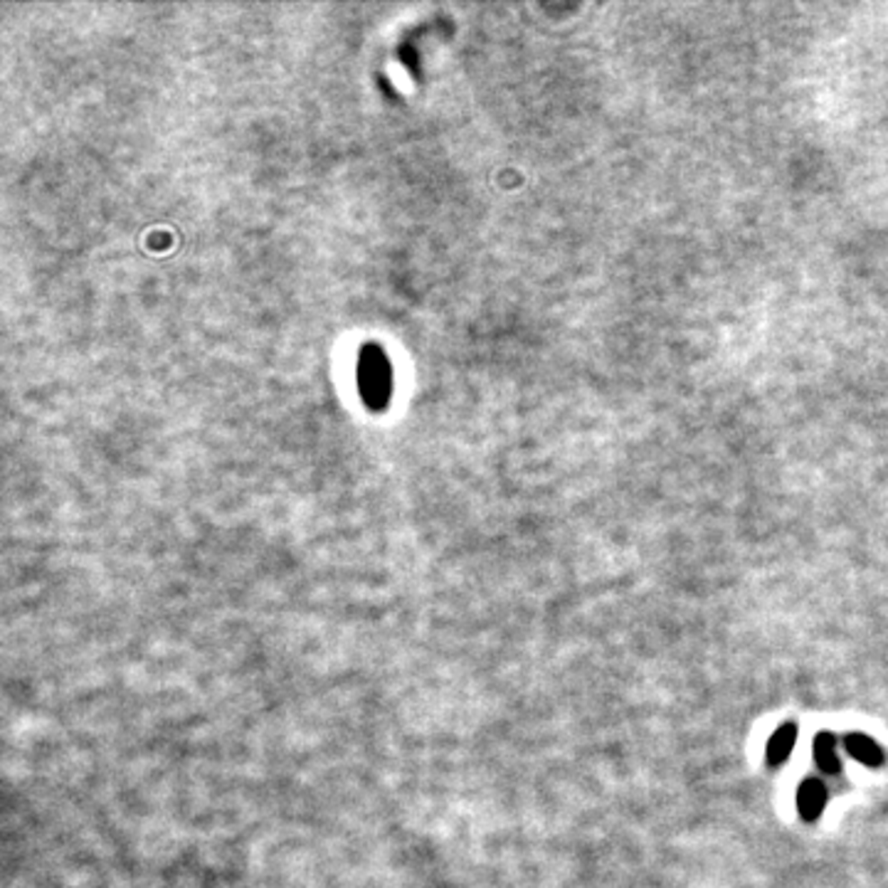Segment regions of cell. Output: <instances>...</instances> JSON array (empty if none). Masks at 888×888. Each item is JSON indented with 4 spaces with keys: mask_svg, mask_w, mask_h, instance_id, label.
I'll return each mask as SVG.
<instances>
[{
    "mask_svg": "<svg viewBox=\"0 0 888 888\" xmlns=\"http://www.w3.org/2000/svg\"><path fill=\"white\" fill-rule=\"evenodd\" d=\"M795 745H797V724H782L765 745L768 768H780V765L787 763Z\"/></svg>",
    "mask_w": 888,
    "mask_h": 888,
    "instance_id": "3957f363",
    "label": "cell"
},
{
    "mask_svg": "<svg viewBox=\"0 0 888 888\" xmlns=\"http://www.w3.org/2000/svg\"><path fill=\"white\" fill-rule=\"evenodd\" d=\"M827 797H830V792H827V785L821 780L807 777L802 782L800 790H797V812H800L802 821L812 824V821L820 820L821 812L827 807Z\"/></svg>",
    "mask_w": 888,
    "mask_h": 888,
    "instance_id": "6da1fadb",
    "label": "cell"
},
{
    "mask_svg": "<svg viewBox=\"0 0 888 888\" xmlns=\"http://www.w3.org/2000/svg\"><path fill=\"white\" fill-rule=\"evenodd\" d=\"M839 741L837 735H831L830 731H821V733L814 735V743H812V750H814V763L820 768L824 775H839L841 773V760H839Z\"/></svg>",
    "mask_w": 888,
    "mask_h": 888,
    "instance_id": "277c9868",
    "label": "cell"
},
{
    "mask_svg": "<svg viewBox=\"0 0 888 888\" xmlns=\"http://www.w3.org/2000/svg\"><path fill=\"white\" fill-rule=\"evenodd\" d=\"M841 743H844V750H847L857 763L866 765V768H881V765L886 763L884 748H881L874 738H869V735L847 733L841 738Z\"/></svg>",
    "mask_w": 888,
    "mask_h": 888,
    "instance_id": "7a4b0ae2",
    "label": "cell"
}]
</instances>
